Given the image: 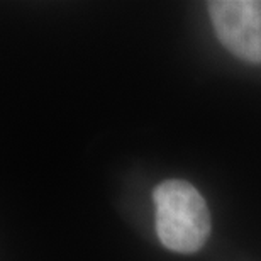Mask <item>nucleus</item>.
<instances>
[{"label": "nucleus", "instance_id": "nucleus-2", "mask_svg": "<svg viewBox=\"0 0 261 261\" xmlns=\"http://www.w3.org/2000/svg\"><path fill=\"white\" fill-rule=\"evenodd\" d=\"M212 28L224 48L248 63H261V0H212Z\"/></svg>", "mask_w": 261, "mask_h": 261}, {"label": "nucleus", "instance_id": "nucleus-1", "mask_svg": "<svg viewBox=\"0 0 261 261\" xmlns=\"http://www.w3.org/2000/svg\"><path fill=\"white\" fill-rule=\"evenodd\" d=\"M156 234L173 253L192 254L203 248L212 231L205 198L185 180H165L153 190Z\"/></svg>", "mask_w": 261, "mask_h": 261}]
</instances>
